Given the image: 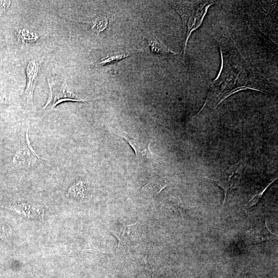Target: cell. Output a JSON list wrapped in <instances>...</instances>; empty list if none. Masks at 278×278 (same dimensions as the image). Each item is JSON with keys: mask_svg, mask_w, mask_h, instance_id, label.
Returning <instances> with one entry per match:
<instances>
[{"mask_svg": "<svg viewBox=\"0 0 278 278\" xmlns=\"http://www.w3.org/2000/svg\"><path fill=\"white\" fill-rule=\"evenodd\" d=\"M122 138L128 142L134 149L136 156L145 154L147 147V145L143 142L140 139L134 138L129 135H124Z\"/></svg>", "mask_w": 278, "mask_h": 278, "instance_id": "cell-9", "label": "cell"}, {"mask_svg": "<svg viewBox=\"0 0 278 278\" xmlns=\"http://www.w3.org/2000/svg\"><path fill=\"white\" fill-rule=\"evenodd\" d=\"M136 227V223L123 227L122 233L117 237L119 240L118 248L121 245L127 247L130 246L135 236Z\"/></svg>", "mask_w": 278, "mask_h": 278, "instance_id": "cell-8", "label": "cell"}, {"mask_svg": "<svg viewBox=\"0 0 278 278\" xmlns=\"http://www.w3.org/2000/svg\"><path fill=\"white\" fill-rule=\"evenodd\" d=\"M16 35L18 40L23 43L36 42L41 36L40 35L26 29L18 30Z\"/></svg>", "mask_w": 278, "mask_h": 278, "instance_id": "cell-12", "label": "cell"}, {"mask_svg": "<svg viewBox=\"0 0 278 278\" xmlns=\"http://www.w3.org/2000/svg\"><path fill=\"white\" fill-rule=\"evenodd\" d=\"M41 160L43 158L37 154L31 146L28 128L25 137L22 139L20 147L14 156L13 164L18 169H31L36 167Z\"/></svg>", "mask_w": 278, "mask_h": 278, "instance_id": "cell-3", "label": "cell"}, {"mask_svg": "<svg viewBox=\"0 0 278 278\" xmlns=\"http://www.w3.org/2000/svg\"><path fill=\"white\" fill-rule=\"evenodd\" d=\"M132 55L131 53H118L106 56L102 58L99 62L95 64H91L96 67H102L108 65L115 64L117 63L126 58L129 57Z\"/></svg>", "mask_w": 278, "mask_h": 278, "instance_id": "cell-11", "label": "cell"}, {"mask_svg": "<svg viewBox=\"0 0 278 278\" xmlns=\"http://www.w3.org/2000/svg\"><path fill=\"white\" fill-rule=\"evenodd\" d=\"M50 96L45 106L39 111L40 118L42 119L55 110L56 107L63 102H85L99 99L87 100L81 98L69 87L66 79L60 85H56L53 78H48Z\"/></svg>", "mask_w": 278, "mask_h": 278, "instance_id": "cell-1", "label": "cell"}, {"mask_svg": "<svg viewBox=\"0 0 278 278\" xmlns=\"http://www.w3.org/2000/svg\"><path fill=\"white\" fill-rule=\"evenodd\" d=\"M0 208H5L23 218L31 221L44 222L45 209L43 206L39 203L27 201H18L0 205Z\"/></svg>", "mask_w": 278, "mask_h": 278, "instance_id": "cell-2", "label": "cell"}, {"mask_svg": "<svg viewBox=\"0 0 278 278\" xmlns=\"http://www.w3.org/2000/svg\"><path fill=\"white\" fill-rule=\"evenodd\" d=\"M148 46L151 52L155 54H164L170 52L164 44L154 35L150 33L147 38Z\"/></svg>", "mask_w": 278, "mask_h": 278, "instance_id": "cell-10", "label": "cell"}, {"mask_svg": "<svg viewBox=\"0 0 278 278\" xmlns=\"http://www.w3.org/2000/svg\"><path fill=\"white\" fill-rule=\"evenodd\" d=\"M243 164L240 162L231 166L214 180L219 187L225 192V199L227 193L232 189L236 188L239 184L243 174Z\"/></svg>", "mask_w": 278, "mask_h": 278, "instance_id": "cell-4", "label": "cell"}, {"mask_svg": "<svg viewBox=\"0 0 278 278\" xmlns=\"http://www.w3.org/2000/svg\"><path fill=\"white\" fill-rule=\"evenodd\" d=\"M13 236V230L11 227L4 223H0V239L7 241Z\"/></svg>", "mask_w": 278, "mask_h": 278, "instance_id": "cell-13", "label": "cell"}, {"mask_svg": "<svg viewBox=\"0 0 278 278\" xmlns=\"http://www.w3.org/2000/svg\"><path fill=\"white\" fill-rule=\"evenodd\" d=\"M68 20L76 22L86 23L89 25L92 31L98 35L110 28L111 21V19H108L107 17H99L89 21H79L70 19Z\"/></svg>", "mask_w": 278, "mask_h": 278, "instance_id": "cell-7", "label": "cell"}, {"mask_svg": "<svg viewBox=\"0 0 278 278\" xmlns=\"http://www.w3.org/2000/svg\"><path fill=\"white\" fill-rule=\"evenodd\" d=\"M39 70V65L37 61L34 60L29 63L26 69L27 83L24 93L26 104L28 106H33V95Z\"/></svg>", "mask_w": 278, "mask_h": 278, "instance_id": "cell-5", "label": "cell"}, {"mask_svg": "<svg viewBox=\"0 0 278 278\" xmlns=\"http://www.w3.org/2000/svg\"><path fill=\"white\" fill-rule=\"evenodd\" d=\"M87 190L86 182L83 180H78L74 182L69 188L67 197L69 199L81 200L85 198Z\"/></svg>", "mask_w": 278, "mask_h": 278, "instance_id": "cell-6", "label": "cell"}]
</instances>
